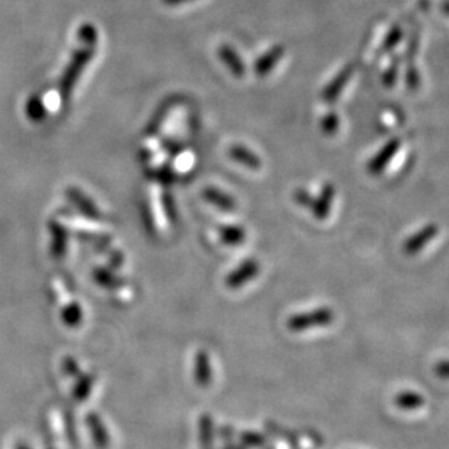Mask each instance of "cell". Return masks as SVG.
I'll use <instances>...</instances> for the list:
<instances>
[{
	"mask_svg": "<svg viewBox=\"0 0 449 449\" xmlns=\"http://www.w3.org/2000/svg\"><path fill=\"white\" fill-rule=\"evenodd\" d=\"M334 320V313L329 307H320L309 313L294 314L288 319V329L291 331H304L316 327L329 326Z\"/></svg>",
	"mask_w": 449,
	"mask_h": 449,
	"instance_id": "obj_1",
	"label": "cell"
},
{
	"mask_svg": "<svg viewBox=\"0 0 449 449\" xmlns=\"http://www.w3.org/2000/svg\"><path fill=\"white\" fill-rule=\"evenodd\" d=\"M259 271H260V265L256 259H253V257L246 259L233 272H230L227 275L226 285L230 289H237V288L243 287L244 284H247L249 281H252L253 278H256Z\"/></svg>",
	"mask_w": 449,
	"mask_h": 449,
	"instance_id": "obj_2",
	"label": "cell"
},
{
	"mask_svg": "<svg viewBox=\"0 0 449 449\" xmlns=\"http://www.w3.org/2000/svg\"><path fill=\"white\" fill-rule=\"evenodd\" d=\"M401 145V141L398 138H391L390 141H387L381 148L380 152L371 159V162L368 163V172L371 175H380L383 173V170L390 165V162L394 159V156L397 155L398 148Z\"/></svg>",
	"mask_w": 449,
	"mask_h": 449,
	"instance_id": "obj_3",
	"label": "cell"
},
{
	"mask_svg": "<svg viewBox=\"0 0 449 449\" xmlns=\"http://www.w3.org/2000/svg\"><path fill=\"white\" fill-rule=\"evenodd\" d=\"M285 47L282 44H277L272 48H269L265 54H262L256 63H254V73L259 78H265L274 70V67L279 63V60L284 57Z\"/></svg>",
	"mask_w": 449,
	"mask_h": 449,
	"instance_id": "obj_4",
	"label": "cell"
},
{
	"mask_svg": "<svg viewBox=\"0 0 449 449\" xmlns=\"http://www.w3.org/2000/svg\"><path fill=\"white\" fill-rule=\"evenodd\" d=\"M352 73H353V66L352 64L345 66L338 74H336V78L324 88L323 99L329 103L338 99L341 96V93L344 92L345 86L348 85L349 79L352 78Z\"/></svg>",
	"mask_w": 449,
	"mask_h": 449,
	"instance_id": "obj_5",
	"label": "cell"
},
{
	"mask_svg": "<svg viewBox=\"0 0 449 449\" xmlns=\"http://www.w3.org/2000/svg\"><path fill=\"white\" fill-rule=\"evenodd\" d=\"M438 234V227L435 224H428L418 233L411 234L404 243V252L407 254H418L435 236Z\"/></svg>",
	"mask_w": 449,
	"mask_h": 449,
	"instance_id": "obj_6",
	"label": "cell"
},
{
	"mask_svg": "<svg viewBox=\"0 0 449 449\" xmlns=\"http://www.w3.org/2000/svg\"><path fill=\"white\" fill-rule=\"evenodd\" d=\"M218 57L220 60L226 64V67L230 70V73L233 74L234 78L242 79L246 74V66L242 60V57L239 56V53L229 44H222L218 48Z\"/></svg>",
	"mask_w": 449,
	"mask_h": 449,
	"instance_id": "obj_7",
	"label": "cell"
},
{
	"mask_svg": "<svg viewBox=\"0 0 449 449\" xmlns=\"http://www.w3.org/2000/svg\"><path fill=\"white\" fill-rule=\"evenodd\" d=\"M202 198L205 201H208L211 205L217 207L221 211L226 212H233L236 210V201L226 192H222L218 188H214V186H208L202 191Z\"/></svg>",
	"mask_w": 449,
	"mask_h": 449,
	"instance_id": "obj_8",
	"label": "cell"
},
{
	"mask_svg": "<svg viewBox=\"0 0 449 449\" xmlns=\"http://www.w3.org/2000/svg\"><path fill=\"white\" fill-rule=\"evenodd\" d=\"M229 155L230 158L240 163L242 166L247 167V169H253V170H257L262 167V160L260 158L253 153L252 150H249L246 145H242V144H233L230 148H229Z\"/></svg>",
	"mask_w": 449,
	"mask_h": 449,
	"instance_id": "obj_9",
	"label": "cell"
},
{
	"mask_svg": "<svg viewBox=\"0 0 449 449\" xmlns=\"http://www.w3.org/2000/svg\"><path fill=\"white\" fill-rule=\"evenodd\" d=\"M334 194H336V190L331 183H326L323 186V190L320 191V195L313 201V205H311L313 214L317 220H326L327 218V215L330 212L331 202L334 200Z\"/></svg>",
	"mask_w": 449,
	"mask_h": 449,
	"instance_id": "obj_10",
	"label": "cell"
},
{
	"mask_svg": "<svg viewBox=\"0 0 449 449\" xmlns=\"http://www.w3.org/2000/svg\"><path fill=\"white\" fill-rule=\"evenodd\" d=\"M212 381V368L207 351H198L195 356V383L200 387H208Z\"/></svg>",
	"mask_w": 449,
	"mask_h": 449,
	"instance_id": "obj_11",
	"label": "cell"
},
{
	"mask_svg": "<svg viewBox=\"0 0 449 449\" xmlns=\"http://www.w3.org/2000/svg\"><path fill=\"white\" fill-rule=\"evenodd\" d=\"M86 423L89 426L93 443L99 449H106L109 446V433L102 419L96 413H89L86 418Z\"/></svg>",
	"mask_w": 449,
	"mask_h": 449,
	"instance_id": "obj_12",
	"label": "cell"
},
{
	"mask_svg": "<svg viewBox=\"0 0 449 449\" xmlns=\"http://www.w3.org/2000/svg\"><path fill=\"white\" fill-rule=\"evenodd\" d=\"M92 50H89V51H82V53H79V56L73 60V63L70 64V67H68V70H67V73H66V76H64V81H63V92L66 93H68L70 91V88H71V85H73V82H74V79H76L78 76H79V73L82 71V68H83V66H85V63L88 61V60H91V57H92Z\"/></svg>",
	"mask_w": 449,
	"mask_h": 449,
	"instance_id": "obj_13",
	"label": "cell"
},
{
	"mask_svg": "<svg viewBox=\"0 0 449 449\" xmlns=\"http://www.w3.org/2000/svg\"><path fill=\"white\" fill-rule=\"evenodd\" d=\"M220 239L224 244L227 246H239L246 239V232L242 226H236V224H226L218 229Z\"/></svg>",
	"mask_w": 449,
	"mask_h": 449,
	"instance_id": "obj_14",
	"label": "cell"
},
{
	"mask_svg": "<svg viewBox=\"0 0 449 449\" xmlns=\"http://www.w3.org/2000/svg\"><path fill=\"white\" fill-rule=\"evenodd\" d=\"M394 403L400 410L411 411V410L420 408L425 404V398L422 394L416 391H401L400 394L396 396Z\"/></svg>",
	"mask_w": 449,
	"mask_h": 449,
	"instance_id": "obj_15",
	"label": "cell"
},
{
	"mask_svg": "<svg viewBox=\"0 0 449 449\" xmlns=\"http://www.w3.org/2000/svg\"><path fill=\"white\" fill-rule=\"evenodd\" d=\"M214 438V423L212 418L208 413H204L200 419V439L204 448H210L212 445Z\"/></svg>",
	"mask_w": 449,
	"mask_h": 449,
	"instance_id": "obj_16",
	"label": "cell"
},
{
	"mask_svg": "<svg viewBox=\"0 0 449 449\" xmlns=\"http://www.w3.org/2000/svg\"><path fill=\"white\" fill-rule=\"evenodd\" d=\"M82 317H83L82 307L78 303H71L61 313V320L64 321L66 326H70V327L79 326V323L82 321Z\"/></svg>",
	"mask_w": 449,
	"mask_h": 449,
	"instance_id": "obj_17",
	"label": "cell"
},
{
	"mask_svg": "<svg viewBox=\"0 0 449 449\" xmlns=\"http://www.w3.org/2000/svg\"><path fill=\"white\" fill-rule=\"evenodd\" d=\"M401 38H403V29H401L398 25H394V26L388 31L387 36L384 38L381 51H383V53H390V51H393V50L398 46V43L401 41Z\"/></svg>",
	"mask_w": 449,
	"mask_h": 449,
	"instance_id": "obj_18",
	"label": "cell"
},
{
	"mask_svg": "<svg viewBox=\"0 0 449 449\" xmlns=\"http://www.w3.org/2000/svg\"><path fill=\"white\" fill-rule=\"evenodd\" d=\"M51 233H53V237H56L57 240H61V242H56V243H53V254L54 256H57V257H60V256H63L64 253V249L67 247V239H66V233H64V230L58 226V224H54V226H51Z\"/></svg>",
	"mask_w": 449,
	"mask_h": 449,
	"instance_id": "obj_19",
	"label": "cell"
},
{
	"mask_svg": "<svg viewBox=\"0 0 449 449\" xmlns=\"http://www.w3.org/2000/svg\"><path fill=\"white\" fill-rule=\"evenodd\" d=\"M339 130V117L334 110L329 112V114L321 120V131L326 135H333Z\"/></svg>",
	"mask_w": 449,
	"mask_h": 449,
	"instance_id": "obj_20",
	"label": "cell"
},
{
	"mask_svg": "<svg viewBox=\"0 0 449 449\" xmlns=\"http://www.w3.org/2000/svg\"><path fill=\"white\" fill-rule=\"evenodd\" d=\"M93 387V377L92 376H83L81 378V381L78 383L76 388H74V397L78 400H85L88 396H91Z\"/></svg>",
	"mask_w": 449,
	"mask_h": 449,
	"instance_id": "obj_21",
	"label": "cell"
},
{
	"mask_svg": "<svg viewBox=\"0 0 449 449\" xmlns=\"http://www.w3.org/2000/svg\"><path fill=\"white\" fill-rule=\"evenodd\" d=\"M406 83H407V88L410 91H416L419 86H420V74L416 68V66L410 64L407 67V71H406Z\"/></svg>",
	"mask_w": 449,
	"mask_h": 449,
	"instance_id": "obj_22",
	"label": "cell"
},
{
	"mask_svg": "<svg viewBox=\"0 0 449 449\" xmlns=\"http://www.w3.org/2000/svg\"><path fill=\"white\" fill-rule=\"evenodd\" d=\"M398 58H396L391 66L387 68V71L384 73V79L383 83L386 88H393L397 83V78H398Z\"/></svg>",
	"mask_w": 449,
	"mask_h": 449,
	"instance_id": "obj_23",
	"label": "cell"
},
{
	"mask_svg": "<svg viewBox=\"0 0 449 449\" xmlns=\"http://www.w3.org/2000/svg\"><path fill=\"white\" fill-rule=\"evenodd\" d=\"M163 205H165V212H166L169 221L175 222L176 218H177V211H176V207H175L172 195L167 194V192L163 194Z\"/></svg>",
	"mask_w": 449,
	"mask_h": 449,
	"instance_id": "obj_24",
	"label": "cell"
},
{
	"mask_svg": "<svg viewBox=\"0 0 449 449\" xmlns=\"http://www.w3.org/2000/svg\"><path fill=\"white\" fill-rule=\"evenodd\" d=\"M294 200H295V202H298L299 205L309 207V208H311L313 201H314V200L311 198L310 192H309L307 190H304V188H299V190H296V191L294 192Z\"/></svg>",
	"mask_w": 449,
	"mask_h": 449,
	"instance_id": "obj_25",
	"label": "cell"
},
{
	"mask_svg": "<svg viewBox=\"0 0 449 449\" xmlns=\"http://www.w3.org/2000/svg\"><path fill=\"white\" fill-rule=\"evenodd\" d=\"M70 198H71V200L82 201V204H83V205H88V200H85V198H83V194H81L79 191H78V192L74 191V194H73V195H70ZM82 211L89 212V215H92V217H99V211L95 208V205L92 204V201L89 202V208H88V207H83V208H82Z\"/></svg>",
	"mask_w": 449,
	"mask_h": 449,
	"instance_id": "obj_26",
	"label": "cell"
},
{
	"mask_svg": "<svg viewBox=\"0 0 449 449\" xmlns=\"http://www.w3.org/2000/svg\"><path fill=\"white\" fill-rule=\"evenodd\" d=\"M95 279H96L99 284L106 285V287L115 285V284L120 282V281H115V279H114V275L110 277V274H109L108 271H105V269H98V271L95 272Z\"/></svg>",
	"mask_w": 449,
	"mask_h": 449,
	"instance_id": "obj_27",
	"label": "cell"
},
{
	"mask_svg": "<svg viewBox=\"0 0 449 449\" xmlns=\"http://www.w3.org/2000/svg\"><path fill=\"white\" fill-rule=\"evenodd\" d=\"M242 440L247 445H253V446H257V445H262L264 443V438H262L259 433L256 432H243L242 433Z\"/></svg>",
	"mask_w": 449,
	"mask_h": 449,
	"instance_id": "obj_28",
	"label": "cell"
},
{
	"mask_svg": "<svg viewBox=\"0 0 449 449\" xmlns=\"http://www.w3.org/2000/svg\"><path fill=\"white\" fill-rule=\"evenodd\" d=\"M64 372L68 376H78L79 373V363L78 361H74L71 356H67L64 359Z\"/></svg>",
	"mask_w": 449,
	"mask_h": 449,
	"instance_id": "obj_29",
	"label": "cell"
},
{
	"mask_svg": "<svg viewBox=\"0 0 449 449\" xmlns=\"http://www.w3.org/2000/svg\"><path fill=\"white\" fill-rule=\"evenodd\" d=\"M435 372H436V376L438 377H440V378H448V372H449V369H448V362L446 361H442L440 363H438L436 366H435Z\"/></svg>",
	"mask_w": 449,
	"mask_h": 449,
	"instance_id": "obj_30",
	"label": "cell"
},
{
	"mask_svg": "<svg viewBox=\"0 0 449 449\" xmlns=\"http://www.w3.org/2000/svg\"><path fill=\"white\" fill-rule=\"evenodd\" d=\"M416 51H418V33L413 35V38H411L410 43H408V47H407V57L411 58V57H413V56L416 54Z\"/></svg>",
	"mask_w": 449,
	"mask_h": 449,
	"instance_id": "obj_31",
	"label": "cell"
},
{
	"mask_svg": "<svg viewBox=\"0 0 449 449\" xmlns=\"http://www.w3.org/2000/svg\"><path fill=\"white\" fill-rule=\"evenodd\" d=\"M163 2L169 6H176V5H183V4L192 2V0H163Z\"/></svg>",
	"mask_w": 449,
	"mask_h": 449,
	"instance_id": "obj_32",
	"label": "cell"
},
{
	"mask_svg": "<svg viewBox=\"0 0 449 449\" xmlns=\"http://www.w3.org/2000/svg\"><path fill=\"white\" fill-rule=\"evenodd\" d=\"M16 449H29L26 445H24V443H21V445H18L16 446Z\"/></svg>",
	"mask_w": 449,
	"mask_h": 449,
	"instance_id": "obj_33",
	"label": "cell"
}]
</instances>
